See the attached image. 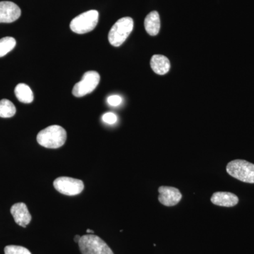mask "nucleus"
<instances>
[{
	"mask_svg": "<svg viewBox=\"0 0 254 254\" xmlns=\"http://www.w3.org/2000/svg\"><path fill=\"white\" fill-rule=\"evenodd\" d=\"M66 132L63 127L53 125L42 130L37 136V141L47 148H59L66 142Z\"/></svg>",
	"mask_w": 254,
	"mask_h": 254,
	"instance_id": "1",
	"label": "nucleus"
},
{
	"mask_svg": "<svg viewBox=\"0 0 254 254\" xmlns=\"http://www.w3.org/2000/svg\"><path fill=\"white\" fill-rule=\"evenodd\" d=\"M133 28V21L131 17H124L119 19L113 25L108 35V39L112 46H122L131 34Z\"/></svg>",
	"mask_w": 254,
	"mask_h": 254,
	"instance_id": "2",
	"label": "nucleus"
},
{
	"mask_svg": "<svg viewBox=\"0 0 254 254\" xmlns=\"http://www.w3.org/2000/svg\"><path fill=\"white\" fill-rule=\"evenodd\" d=\"M227 173L246 183L254 184V164L244 160H235L227 164Z\"/></svg>",
	"mask_w": 254,
	"mask_h": 254,
	"instance_id": "3",
	"label": "nucleus"
},
{
	"mask_svg": "<svg viewBox=\"0 0 254 254\" xmlns=\"http://www.w3.org/2000/svg\"><path fill=\"white\" fill-rule=\"evenodd\" d=\"M78 244L82 254H114L109 246L96 235H83Z\"/></svg>",
	"mask_w": 254,
	"mask_h": 254,
	"instance_id": "4",
	"label": "nucleus"
},
{
	"mask_svg": "<svg viewBox=\"0 0 254 254\" xmlns=\"http://www.w3.org/2000/svg\"><path fill=\"white\" fill-rule=\"evenodd\" d=\"M99 14L96 10H90L78 15L70 23L71 31L78 34H84L93 31L98 22Z\"/></svg>",
	"mask_w": 254,
	"mask_h": 254,
	"instance_id": "5",
	"label": "nucleus"
},
{
	"mask_svg": "<svg viewBox=\"0 0 254 254\" xmlns=\"http://www.w3.org/2000/svg\"><path fill=\"white\" fill-rule=\"evenodd\" d=\"M100 76L97 71H87L83 74L81 81L73 87L72 93L75 97L81 98L92 93L99 84Z\"/></svg>",
	"mask_w": 254,
	"mask_h": 254,
	"instance_id": "6",
	"label": "nucleus"
},
{
	"mask_svg": "<svg viewBox=\"0 0 254 254\" xmlns=\"http://www.w3.org/2000/svg\"><path fill=\"white\" fill-rule=\"evenodd\" d=\"M55 190L66 195H76L84 190V184L81 180L71 177H58L53 183Z\"/></svg>",
	"mask_w": 254,
	"mask_h": 254,
	"instance_id": "7",
	"label": "nucleus"
},
{
	"mask_svg": "<svg viewBox=\"0 0 254 254\" xmlns=\"http://www.w3.org/2000/svg\"><path fill=\"white\" fill-rule=\"evenodd\" d=\"M158 192V200L165 206H175L182 198L181 192L175 187L161 186L159 187Z\"/></svg>",
	"mask_w": 254,
	"mask_h": 254,
	"instance_id": "8",
	"label": "nucleus"
},
{
	"mask_svg": "<svg viewBox=\"0 0 254 254\" xmlns=\"http://www.w3.org/2000/svg\"><path fill=\"white\" fill-rule=\"evenodd\" d=\"M21 9L12 1H0V23H12L21 16Z\"/></svg>",
	"mask_w": 254,
	"mask_h": 254,
	"instance_id": "9",
	"label": "nucleus"
},
{
	"mask_svg": "<svg viewBox=\"0 0 254 254\" xmlns=\"http://www.w3.org/2000/svg\"><path fill=\"white\" fill-rule=\"evenodd\" d=\"M11 215L14 217L16 223L26 227L31 221V215L26 205L23 203H15L11 208Z\"/></svg>",
	"mask_w": 254,
	"mask_h": 254,
	"instance_id": "10",
	"label": "nucleus"
},
{
	"mask_svg": "<svg viewBox=\"0 0 254 254\" xmlns=\"http://www.w3.org/2000/svg\"><path fill=\"white\" fill-rule=\"evenodd\" d=\"M214 205L221 207H234L239 203L237 195L230 192L218 191L215 192L210 198Z\"/></svg>",
	"mask_w": 254,
	"mask_h": 254,
	"instance_id": "11",
	"label": "nucleus"
},
{
	"mask_svg": "<svg viewBox=\"0 0 254 254\" xmlns=\"http://www.w3.org/2000/svg\"><path fill=\"white\" fill-rule=\"evenodd\" d=\"M150 66L157 74H166L170 69V60L163 55H155L150 60Z\"/></svg>",
	"mask_w": 254,
	"mask_h": 254,
	"instance_id": "12",
	"label": "nucleus"
},
{
	"mask_svg": "<svg viewBox=\"0 0 254 254\" xmlns=\"http://www.w3.org/2000/svg\"><path fill=\"white\" fill-rule=\"evenodd\" d=\"M144 26L145 31L150 36H154L158 34L160 28V16L156 11H151L145 18Z\"/></svg>",
	"mask_w": 254,
	"mask_h": 254,
	"instance_id": "13",
	"label": "nucleus"
},
{
	"mask_svg": "<svg viewBox=\"0 0 254 254\" xmlns=\"http://www.w3.org/2000/svg\"><path fill=\"white\" fill-rule=\"evenodd\" d=\"M15 95L20 102L23 103H31L34 100L33 91L28 85L19 83L14 90Z\"/></svg>",
	"mask_w": 254,
	"mask_h": 254,
	"instance_id": "14",
	"label": "nucleus"
},
{
	"mask_svg": "<svg viewBox=\"0 0 254 254\" xmlns=\"http://www.w3.org/2000/svg\"><path fill=\"white\" fill-rule=\"evenodd\" d=\"M16 109L14 105L10 100H0V118H10L14 116Z\"/></svg>",
	"mask_w": 254,
	"mask_h": 254,
	"instance_id": "15",
	"label": "nucleus"
},
{
	"mask_svg": "<svg viewBox=\"0 0 254 254\" xmlns=\"http://www.w3.org/2000/svg\"><path fill=\"white\" fill-rule=\"evenodd\" d=\"M16 41L12 37H5L0 39V58L4 57L14 49Z\"/></svg>",
	"mask_w": 254,
	"mask_h": 254,
	"instance_id": "16",
	"label": "nucleus"
},
{
	"mask_svg": "<svg viewBox=\"0 0 254 254\" xmlns=\"http://www.w3.org/2000/svg\"><path fill=\"white\" fill-rule=\"evenodd\" d=\"M5 254H31V252L25 247L20 246L10 245L4 248Z\"/></svg>",
	"mask_w": 254,
	"mask_h": 254,
	"instance_id": "17",
	"label": "nucleus"
},
{
	"mask_svg": "<svg viewBox=\"0 0 254 254\" xmlns=\"http://www.w3.org/2000/svg\"><path fill=\"white\" fill-rule=\"evenodd\" d=\"M102 120L108 125H114L118 122V117L113 113H106L102 117Z\"/></svg>",
	"mask_w": 254,
	"mask_h": 254,
	"instance_id": "18",
	"label": "nucleus"
},
{
	"mask_svg": "<svg viewBox=\"0 0 254 254\" xmlns=\"http://www.w3.org/2000/svg\"><path fill=\"white\" fill-rule=\"evenodd\" d=\"M107 102L110 106L117 107L121 104L123 98L118 95H110L107 99Z\"/></svg>",
	"mask_w": 254,
	"mask_h": 254,
	"instance_id": "19",
	"label": "nucleus"
},
{
	"mask_svg": "<svg viewBox=\"0 0 254 254\" xmlns=\"http://www.w3.org/2000/svg\"><path fill=\"white\" fill-rule=\"evenodd\" d=\"M81 236H79V235H76V236L74 237V239H73V240H74L75 242H76V243H78L79 242L80 240H81Z\"/></svg>",
	"mask_w": 254,
	"mask_h": 254,
	"instance_id": "20",
	"label": "nucleus"
},
{
	"mask_svg": "<svg viewBox=\"0 0 254 254\" xmlns=\"http://www.w3.org/2000/svg\"><path fill=\"white\" fill-rule=\"evenodd\" d=\"M86 232H88V233H93V232H94L91 230H87Z\"/></svg>",
	"mask_w": 254,
	"mask_h": 254,
	"instance_id": "21",
	"label": "nucleus"
}]
</instances>
